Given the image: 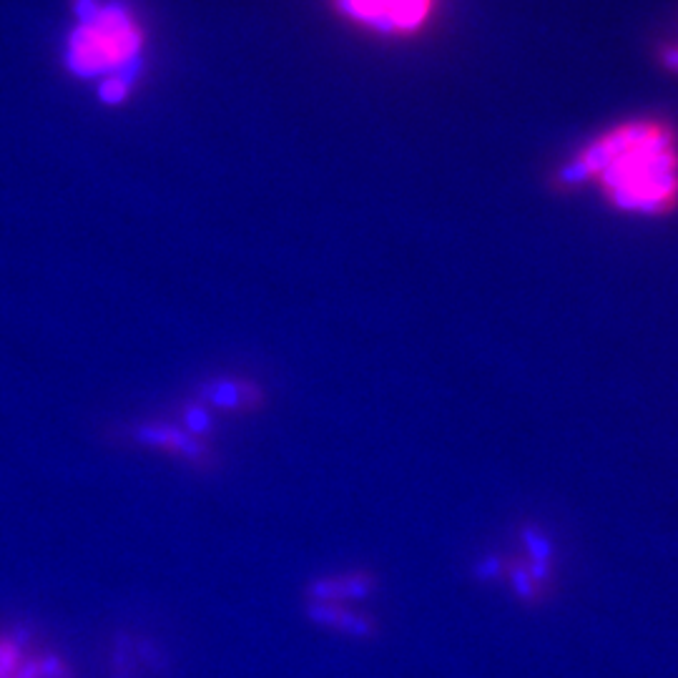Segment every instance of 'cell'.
Wrapping results in <instances>:
<instances>
[{"label": "cell", "instance_id": "obj_2", "mask_svg": "<svg viewBox=\"0 0 678 678\" xmlns=\"http://www.w3.org/2000/svg\"><path fill=\"white\" fill-rule=\"evenodd\" d=\"M144 31L116 6L86 8L78 26L68 36L66 61L81 76L111 78L139 58Z\"/></svg>", "mask_w": 678, "mask_h": 678}, {"label": "cell", "instance_id": "obj_1", "mask_svg": "<svg viewBox=\"0 0 678 678\" xmlns=\"http://www.w3.org/2000/svg\"><path fill=\"white\" fill-rule=\"evenodd\" d=\"M565 179L596 181L613 206L663 214L678 201V151L671 129L631 121L606 131L565 171Z\"/></svg>", "mask_w": 678, "mask_h": 678}, {"label": "cell", "instance_id": "obj_5", "mask_svg": "<svg viewBox=\"0 0 678 678\" xmlns=\"http://www.w3.org/2000/svg\"><path fill=\"white\" fill-rule=\"evenodd\" d=\"M126 81L121 76H111V78H103L101 83V96L106 98V101H121V98L126 96Z\"/></svg>", "mask_w": 678, "mask_h": 678}, {"label": "cell", "instance_id": "obj_6", "mask_svg": "<svg viewBox=\"0 0 678 678\" xmlns=\"http://www.w3.org/2000/svg\"><path fill=\"white\" fill-rule=\"evenodd\" d=\"M513 586L523 598H533L535 581L533 576H530V571H525V568H513Z\"/></svg>", "mask_w": 678, "mask_h": 678}, {"label": "cell", "instance_id": "obj_4", "mask_svg": "<svg viewBox=\"0 0 678 678\" xmlns=\"http://www.w3.org/2000/svg\"><path fill=\"white\" fill-rule=\"evenodd\" d=\"M334 588H327L324 586V593H322V598H319V603H322V606H329V603H334V601H345V593H339V596H334ZM342 591H347V598H362L365 596L367 591H370V588L365 586V578H350V583H347V588L342 586Z\"/></svg>", "mask_w": 678, "mask_h": 678}, {"label": "cell", "instance_id": "obj_3", "mask_svg": "<svg viewBox=\"0 0 678 678\" xmlns=\"http://www.w3.org/2000/svg\"><path fill=\"white\" fill-rule=\"evenodd\" d=\"M345 16L367 28L392 36L415 33L430 21V3H350L342 6Z\"/></svg>", "mask_w": 678, "mask_h": 678}, {"label": "cell", "instance_id": "obj_7", "mask_svg": "<svg viewBox=\"0 0 678 678\" xmlns=\"http://www.w3.org/2000/svg\"><path fill=\"white\" fill-rule=\"evenodd\" d=\"M666 66L676 68L678 71V48H671V51L666 53Z\"/></svg>", "mask_w": 678, "mask_h": 678}]
</instances>
